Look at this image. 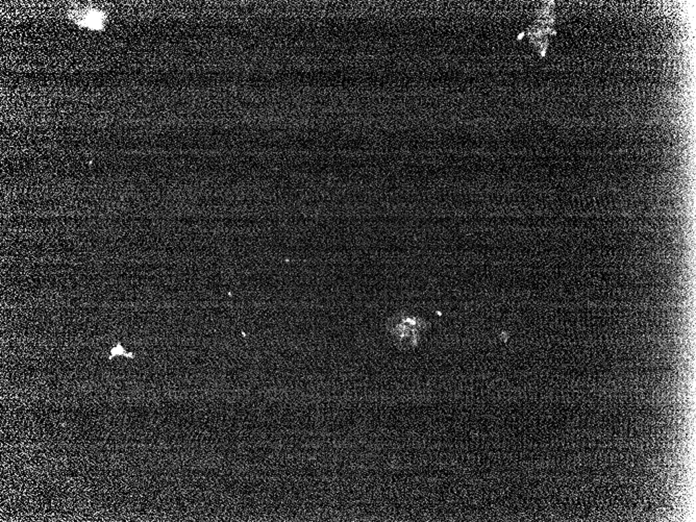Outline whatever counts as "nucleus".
Returning <instances> with one entry per match:
<instances>
[{
	"mask_svg": "<svg viewBox=\"0 0 696 522\" xmlns=\"http://www.w3.org/2000/svg\"><path fill=\"white\" fill-rule=\"evenodd\" d=\"M425 329V322L414 317H399L391 327V333L405 347H414Z\"/></svg>",
	"mask_w": 696,
	"mask_h": 522,
	"instance_id": "f257e3e1",
	"label": "nucleus"
},
{
	"mask_svg": "<svg viewBox=\"0 0 696 522\" xmlns=\"http://www.w3.org/2000/svg\"><path fill=\"white\" fill-rule=\"evenodd\" d=\"M77 23L89 30H102L106 26V16L97 10H88L77 18Z\"/></svg>",
	"mask_w": 696,
	"mask_h": 522,
	"instance_id": "f03ea898",
	"label": "nucleus"
}]
</instances>
